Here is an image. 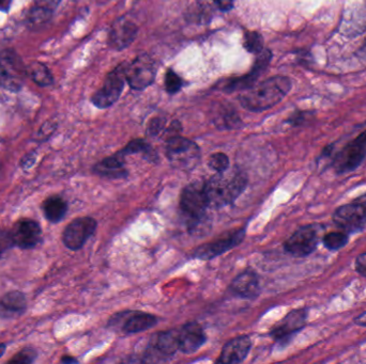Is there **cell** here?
I'll use <instances>...</instances> for the list:
<instances>
[{
  "mask_svg": "<svg viewBox=\"0 0 366 364\" xmlns=\"http://www.w3.org/2000/svg\"><path fill=\"white\" fill-rule=\"evenodd\" d=\"M27 74L40 87H48L52 84V76L45 65L40 62H33L27 67Z\"/></svg>",
  "mask_w": 366,
  "mask_h": 364,
  "instance_id": "27",
  "label": "cell"
},
{
  "mask_svg": "<svg viewBox=\"0 0 366 364\" xmlns=\"http://www.w3.org/2000/svg\"><path fill=\"white\" fill-rule=\"evenodd\" d=\"M348 233L344 232H330L323 237V245L329 250L342 249L348 243Z\"/></svg>",
  "mask_w": 366,
  "mask_h": 364,
  "instance_id": "29",
  "label": "cell"
},
{
  "mask_svg": "<svg viewBox=\"0 0 366 364\" xmlns=\"http://www.w3.org/2000/svg\"><path fill=\"white\" fill-rule=\"evenodd\" d=\"M179 330L172 329L155 334L151 338L145 353L144 361H166L179 351Z\"/></svg>",
  "mask_w": 366,
  "mask_h": 364,
  "instance_id": "11",
  "label": "cell"
},
{
  "mask_svg": "<svg viewBox=\"0 0 366 364\" xmlns=\"http://www.w3.org/2000/svg\"><path fill=\"white\" fill-rule=\"evenodd\" d=\"M306 319L308 311L305 309L292 311L273 328L271 336L277 341L285 340L296 332L300 331L306 324Z\"/></svg>",
  "mask_w": 366,
  "mask_h": 364,
  "instance_id": "17",
  "label": "cell"
},
{
  "mask_svg": "<svg viewBox=\"0 0 366 364\" xmlns=\"http://www.w3.org/2000/svg\"><path fill=\"white\" fill-rule=\"evenodd\" d=\"M251 339L248 336H238L227 342L223 347L218 363L238 364L247 359L251 351Z\"/></svg>",
  "mask_w": 366,
  "mask_h": 364,
  "instance_id": "20",
  "label": "cell"
},
{
  "mask_svg": "<svg viewBox=\"0 0 366 364\" xmlns=\"http://www.w3.org/2000/svg\"><path fill=\"white\" fill-rule=\"evenodd\" d=\"M333 222L346 233H355L366 227V195L353 203L336 208Z\"/></svg>",
  "mask_w": 366,
  "mask_h": 364,
  "instance_id": "5",
  "label": "cell"
},
{
  "mask_svg": "<svg viewBox=\"0 0 366 364\" xmlns=\"http://www.w3.org/2000/svg\"><path fill=\"white\" fill-rule=\"evenodd\" d=\"M243 47L252 54H260L264 50V38L256 31H247L244 35Z\"/></svg>",
  "mask_w": 366,
  "mask_h": 364,
  "instance_id": "28",
  "label": "cell"
},
{
  "mask_svg": "<svg viewBox=\"0 0 366 364\" xmlns=\"http://www.w3.org/2000/svg\"><path fill=\"white\" fill-rule=\"evenodd\" d=\"M166 157L176 169L192 171L201 163V153L194 141L177 135L166 141Z\"/></svg>",
  "mask_w": 366,
  "mask_h": 364,
  "instance_id": "3",
  "label": "cell"
},
{
  "mask_svg": "<svg viewBox=\"0 0 366 364\" xmlns=\"http://www.w3.org/2000/svg\"><path fill=\"white\" fill-rule=\"evenodd\" d=\"M355 271L362 275V277L366 278V252L360 254L355 258Z\"/></svg>",
  "mask_w": 366,
  "mask_h": 364,
  "instance_id": "36",
  "label": "cell"
},
{
  "mask_svg": "<svg viewBox=\"0 0 366 364\" xmlns=\"http://www.w3.org/2000/svg\"><path fill=\"white\" fill-rule=\"evenodd\" d=\"M355 323L362 327H366V311L355 319Z\"/></svg>",
  "mask_w": 366,
  "mask_h": 364,
  "instance_id": "40",
  "label": "cell"
},
{
  "mask_svg": "<svg viewBox=\"0 0 366 364\" xmlns=\"http://www.w3.org/2000/svg\"><path fill=\"white\" fill-rule=\"evenodd\" d=\"M35 357H37V353L33 349L27 348L18 353V355L14 356L9 362L10 363L18 364L33 363L35 361Z\"/></svg>",
  "mask_w": 366,
  "mask_h": 364,
  "instance_id": "32",
  "label": "cell"
},
{
  "mask_svg": "<svg viewBox=\"0 0 366 364\" xmlns=\"http://www.w3.org/2000/svg\"><path fill=\"white\" fill-rule=\"evenodd\" d=\"M96 220L92 217H83L73 220L62 235V241L67 248L79 250L85 245L86 241L94 235L96 230Z\"/></svg>",
  "mask_w": 366,
  "mask_h": 364,
  "instance_id": "12",
  "label": "cell"
},
{
  "mask_svg": "<svg viewBox=\"0 0 366 364\" xmlns=\"http://www.w3.org/2000/svg\"><path fill=\"white\" fill-rule=\"evenodd\" d=\"M11 232L7 231H0V256H3L11 246H13Z\"/></svg>",
  "mask_w": 366,
  "mask_h": 364,
  "instance_id": "34",
  "label": "cell"
},
{
  "mask_svg": "<svg viewBox=\"0 0 366 364\" xmlns=\"http://www.w3.org/2000/svg\"><path fill=\"white\" fill-rule=\"evenodd\" d=\"M179 351L191 355L196 353L207 342V336L199 323H189L179 330Z\"/></svg>",
  "mask_w": 366,
  "mask_h": 364,
  "instance_id": "19",
  "label": "cell"
},
{
  "mask_svg": "<svg viewBox=\"0 0 366 364\" xmlns=\"http://www.w3.org/2000/svg\"><path fill=\"white\" fill-rule=\"evenodd\" d=\"M271 59H272V52L269 50H262L260 54H258L253 69L249 74L227 81L223 86V90L225 92H233L238 91V90H247L253 87L258 77L266 71L267 67L270 64Z\"/></svg>",
  "mask_w": 366,
  "mask_h": 364,
  "instance_id": "14",
  "label": "cell"
},
{
  "mask_svg": "<svg viewBox=\"0 0 366 364\" xmlns=\"http://www.w3.org/2000/svg\"><path fill=\"white\" fill-rule=\"evenodd\" d=\"M138 33V25L133 21L127 18H120L111 26L109 45L116 50H125L133 43Z\"/></svg>",
  "mask_w": 366,
  "mask_h": 364,
  "instance_id": "15",
  "label": "cell"
},
{
  "mask_svg": "<svg viewBox=\"0 0 366 364\" xmlns=\"http://www.w3.org/2000/svg\"><path fill=\"white\" fill-rule=\"evenodd\" d=\"M113 317L111 324H116L118 322H123L122 324V331L128 334H138V332L146 331L150 328L155 327L157 324V317L145 312H131L118 314Z\"/></svg>",
  "mask_w": 366,
  "mask_h": 364,
  "instance_id": "16",
  "label": "cell"
},
{
  "mask_svg": "<svg viewBox=\"0 0 366 364\" xmlns=\"http://www.w3.org/2000/svg\"><path fill=\"white\" fill-rule=\"evenodd\" d=\"M61 361L65 362V363H71V362H73V363H75L77 361V359H73V358L70 357H65L62 358V360Z\"/></svg>",
  "mask_w": 366,
  "mask_h": 364,
  "instance_id": "42",
  "label": "cell"
},
{
  "mask_svg": "<svg viewBox=\"0 0 366 364\" xmlns=\"http://www.w3.org/2000/svg\"><path fill=\"white\" fill-rule=\"evenodd\" d=\"M6 351V345L1 344L0 345V357L4 355V353H5Z\"/></svg>",
  "mask_w": 366,
  "mask_h": 364,
  "instance_id": "43",
  "label": "cell"
},
{
  "mask_svg": "<svg viewBox=\"0 0 366 364\" xmlns=\"http://www.w3.org/2000/svg\"><path fill=\"white\" fill-rule=\"evenodd\" d=\"M231 292L244 300H255L260 293V277L252 269L243 271L231 282Z\"/></svg>",
  "mask_w": 366,
  "mask_h": 364,
  "instance_id": "21",
  "label": "cell"
},
{
  "mask_svg": "<svg viewBox=\"0 0 366 364\" xmlns=\"http://www.w3.org/2000/svg\"><path fill=\"white\" fill-rule=\"evenodd\" d=\"M157 75L155 60L148 55L136 57L130 64L125 65V77L130 87L136 91L152 85Z\"/></svg>",
  "mask_w": 366,
  "mask_h": 364,
  "instance_id": "7",
  "label": "cell"
},
{
  "mask_svg": "<svg viewBox=\"0 0 366 364\" xmlns=\"http://www.w3.org/2000/svg\"><path fill=\"white\" fill-rule=\"evenodd\" d=\"M208 165L211 169H214L216 172H224L226 171L229 168V159L224 153H214L210 157L209 161H208Z\"/></svg>",
  "mask_w": 366,
  "mask_h": 364,
  "instance_id": "31",
  "label": "cell"
},
{
  "mask_svg": "<svg viewBox=\"0 0 366 364\" xmlns=\"http://www.w3.org/2000/svg\"><path fill=\"white\" fill-rule=\"evenodd\" d=\"M366 159V130L347 143L333 157L336 174H343L357 169Z\"/></svg>",
  "mask_w": 366,
  "mask_h": 364,
  "instance_id": "6",
  "label": "cell"
},
{
  "mask_svg": "<svg viewBox=\"0 0 366 364\" xmlns=\"http://www.w3.org/2000/svg\"><path fill=\"white\" fill-rule=\"evenodd\" d=\"M12 0H0V11H9Z\"/></svg>",
  "mask_w": 366,
  "mask_h": 364,
  "instance_id": "39",
  "label": "cell"
},
{
  "mask_svg": "<svg viewBox=\"0 0 366 364\" xmlns=\"http://www.w3.org/2000/svg\"><path fill=\"white\" fill-rule=\"evenodd\" d=\"M41 235L39 224L29 220L18 222L11 232L14 245L23 249L35 247L41 241Z\"/></svg>",
  "mask_w": 366,
  "mask_h": 364,
  "instance_id": "18",
  "label": "cell"
},
{
  "mask_svg": "<svg viewBox=\"0 0 366 364\" xmlns=\"http://www.w3.org/2000/svg\"><path fill=\"white\" fill-rule=\"evenodd\" d=\"M309 115H310V113H308V111H298L290 117L288 123L292 124V126L301 125L309 119Z\"/></svg>",
  "mask_w": 366,
  "mask_h": 364,
  "instance_id": "35",
  "label": "cell"
},
{
  "mask_svg": "<svg viewBox=\"0 0 366 364\" xmlns=\"http://www.w3.org/2000/svg\"><path fill=\"white\" fill-rule=\"evenodd\" d=\"M319 229L316 224L299 228L284 244L287 254L296 258H304L315 251L318 245Z\"/></svg>",
  "mask_w": 366,
  "mask_h": 364,
  "instance_id": "10",
  "label": "cell"
},
{
  "mask_svg": "<svg viewBox=\"0 0 366 364\" xmlns=\"http://www.w3.org/2000/svg\"><path fill=\"white\" fill-rule=\"evenodd\" d=\"M248 176L239 168L216 172L205 183L210 206L224 207L233 203L247 188Z\"/></svg>",
  "mask_w": 366,
  "mask_h": 364,
  "instance_id": "2",
  "label": "cell"
},
{
  "mask_svg": "<svg viewBox=\"0 0 366 364\" xmlns=\"http://www.w3.org/2000/svg\"><path fill=\"white\" fill-rule=\"evenodd\" d=\"M125 65H120L105 79L102 88L92 96V102L100 109L109 108L119 100L125 86Z\"/></svg>",
  "mask_w": 366,
  "mask_h": 364,
  "instance_id": "9",
  "label": "cell"
},
{
  "mask_svg": "<svg viewBox=\"0 0 366 364\" xmlns=\"http://www.w3.org/2000/svg\"><path fill=\"white\" fill-rule=\"evenodd\" d=\"M292 87V81L288 77L273 76L244 90L240 94L239 101L247 110L262 113L279 104L289 93Z\"/></svg>",
  "mask_w": 366,
  "mask_h": 364,
  "instance_id": "1",
  "label": "cell"
},
{
  "mask_svg": "<svg viewBox=\"0 0 366 364\" xmlns=\"http://www.w3.org/2000/svg\"><path fill=\"white\" fill-rule=\"evenodd\" d=\"M357 55H359L361 58H366V42L362 45V47L357 50Z\"/></svg>",
  "mask_w": 366,
  "mask_h": 364,
  "instance_id": "41",
  "label": "cell"
},
{
  "mask_svg": "<svg viewBox=\"0 0 366 364\" xmlns=\"http://www.w3.org/2000/svg\"><path fill=\"white\" fill-rule=\"evenodd\" d=\"M67 210H68V204L59 195L48 198L43 203L44 216L50 222H58L64 220Z\"/></svg>",
  "mask_w": 366,
  "mask_h": 364,
  "instance_id": "24",
  "label": "cell"
},
{
  "mask_svg": "<svg viewBox=\"0 0 366 364\" xmlns=\"http://www.w3.org/2000/svg\"><path fill=\"white\" fill-rule=\"evenodd\" d=\"M26 310V297L20 292H11L0 300V317L13 319Z\"/></svg>",
  "mask_w": 366,
  "mask_h": 364,
  "instance_id": "23",
  "label": "cell"
},
{
  "mask_svg": "<svg viewBox=\"0 0 366 364\" xmlns=\"http://www.w3.org/2000/svg\"><path fill=\"white\" fill-rule=\"evenodd\" d=\"M164 126H165V120L163 118H155L151 120L148 125V135L155 137L163 132Z\"/></svg>",
  "mask_w": 366,
  "mask_h": 364,
  "instance_id": "33",
  "label": "cell"
},
{
  "mask_svg": "<svg viewBox=\"0 0 366 364\" xmlns=\"http://www.w3.org/2000/svg\"><path fill=\"white\" fill-rule=\"evenodd\" d=\"M244 235H245L244 229L233 231L226 237H222V239H216V241L205 244L197 248L193 254V258L203 261L212 260V258L229 251L233 248L237 247L243 241Z\"/></svg>",
  "mask_w": 366,
  "mask_h": 364,
  "instance_id": "13",
  "label": "cell"
},
{
  "mask_svg": "<svg viewBox=\"0 0 366 364\" xmlns=\"http://www.w3.org/2000/svg\"><path fill=\"white\" fill-rule=\"evenodd\" d=\"M183 81L172 69H168L165 75V89L168 94H176L182 89Z\"/></svg>",
  "mask_w": 366,
  "mask_h": 364,
  "instance_id": "30",
  "label": "cell"
},
{
  "mask_svg": "<svg viewBox=\"0 0 366 364\" xmlns=\"http://www.w3.org/2000/svg\"><path fill=\"white\" fill-rule=\"evenodd\" d=\"M27 69L16 52H0V85L10 91H18L24 84Z\"/></svg>",
  "mask_w": 366,
  "mask_h": 364,
  "instance_id": "8",
  "label": "cell"
},
{
  "mask_svg": "<svg viewBox=\"0 0 366 364\" xmlns=\"http://www.w3.org/2000/svg\"><path fill=\"white\" fill-rule=\"evenodd\" d=\"M214 123L216 127L221 130H235L242 126V122L238 113L228 106L218 107L214 117Z\"/></svg>",
  "mask_w": 366,
  "mask_h": 364,
  "instance_id": "25",
  "label": "cell"
},
{
  "mask_svg": "<svg viewBox=\"0 0 366 364\" xmlns=\"http://www.w3.org/2000/svg\"><path fill=\"white\" fill-rule=\"evenodd\" d=\"M123 157L127 155L140 154L143 159L146 161H150V163H157V154L155 151L151 148V145L148 144L146 141L143 139H135L132 140L129 144L123 150L120 151Z\"/></svg>",
  "mask_w": 366,
  "mask_h": 364,
  "instance_id": "26",
  "label": "cell"
},
{
  "mask_svg": "<svg viewBox=\"0 0 366 364\" xmlns=\"http://www.w3.org/2000/svg\"><path fill=\"white\" fill-rule=\"evenodd\" d=\"M214 4L218 6L221 11H231L235 5V0H214Z\"/></svg>",
  "mask_w": 366,
  "mask_h": 364,
  "instance_id": "38",
  "label": "cell"
},
{
  "mask_svg": "<svg viewBox=\"0 0 366 364\" xmlns=\"http://www.w3.org/2000/svg\"><path fill=\"white\" fill-rule=\"evenodd\" d=\"M94 172L98 176L109 178H123L129 176V172L125 167V157L120 152L96 164L94 167Z\"/></svg>",
  "mask_w": 366,
  "mask_h": 364,
  "instance_id": "22",
  "label": "cell"
},
{
  "mask_svg": "<svg viewBox=\"0 0 366 364\" xmlns=\"http://www.w3.org/2000/svg\"><path fill=\"white\" fill-rule=\"evenodd\" d=\"M180 206L189 222L207 216L206 212L210 204L205 183L193 182L187 185L181 193Z\"/></svg>",
  "mask_w": 366,
  "mask_h": 364,
  "instance_id": "4",
  "label": "cell"
},
{
  "mask_svg": "<svg viewBox=\"0 0 366 364\" xmlns=\"http://www.w3.org/2000/svg\"><path fill=\"white\" fill-rule=\"evenodd\" d=\"M48 16H50V13L48 10L35 9L31 13L30 20L33 23H43L44 21L48 20Z\"/></svg>",
  "mask_w": 366,
  "mask_h": 364,
  "instance_id": "37",
  "label": "cell"
}]
</instances>
